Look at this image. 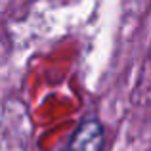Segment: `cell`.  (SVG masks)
Listing matches in <instances>:
<instances>
[{
    "label": "cell",
    "mask_w": 151,
    "mask_h": 151,
    "mask_svg": "<svg viewBox=\"0 0 151 151\" xmlns=\"http://www.w3.org/2000/svg\"><path fill=\"white\" fill-rule=\"evenodd\" d=\"M103 147V128L98 121H84L69 140L63 151H101Z\"/></svg>",
    "instance_id": "obj_1"
}]
</instances>
